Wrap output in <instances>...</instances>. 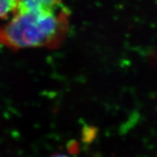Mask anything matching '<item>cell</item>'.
Listing matches in <instances>:
<instances>
[{
	"label": "cell",
	"instance_id": "obj_2",
	"mask_svg": "<svg viewBox=\"0 0 157 157\" xmlns=\"http://www.w3.org/2000/svg\"><path fill=\"white\" fill-rule=\"evenodd\" d=\"M62 6V0H19L16 12H54Z\"/></svg>",
	"mask_w": 157,
	"mask_h": 157
},
{
	"label": "cell",
	"instance_id": "obj_3",
	"mask_svg": "<svg viewBox=\"0 0 157 157\" xmlns=\"http://www.w3.org/2000/svg\"><path fill=\"white\" fill-rule=\"evenodd\" d=\"M19 0H0V18H6L18 10Z\"/></svg>",
	"mask_w": 157,
	"mask_h": 157
},
{
	"label": "cell",
	"instance_id": "obj_4",
	"mask_svg": "<svg viewBox=\"0 0 157 157\" xmlns=\"http://www.w3.org/2000/svg\"><path fill=\"white\" fill-rule=\"evenodd\" d=\"M51 157H68L65 155H62V154H56V155H52Z\"/></svg>",
	"mask_w": 157,
	"mask_h": 157
},
{
	"label": "cell",
	"instance_id": "obj_1",
	"mask_svg": "<svg viewBox=\"0 0 157 157\" xmlns=\"http://www.w3.org/2000/svg\"><path fill=\"white\" fill-rule=\"evenodd\" d=\"M70 11L66 6L54 12H16L0 26V45L11 50L57 48L69 30Z\"/></svg>",
	"mask_w": 157,
	"mask_h": 157
}]
</instances>
